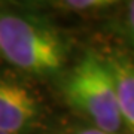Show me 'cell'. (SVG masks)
<instances>
[{
  "instance_id": "5",
  "label": "cell",
  "mask_w": 134,
  "mask_h": 134,
  "mask_svg": "<svg viewBox=\"0 0 134 134\" xmlns=\"http://www.w3.org/2000/svg\"><path fill=\"white\" fill-rule=\"evenodd\" d=\"M121 2L116 0H49V2H36L40 9L48 14H63L75 16H107L116 10Z\"/></svg>"
},
{
  "instance_id": "4",
  "label": "cell",
  "mask_w": 134,
  "mask_h": 134,
  "mask_svg": "<svg viewBox=\"0 0 134 134\" xmlns=\"http://www.w3.org/2000/svg\"><path fill=\"white\" fill-rule=\"evenodd\" d=\"M106 60L115 83L116 103L124 130L134 134V60L119 51L107 54Z\"/></svg>"
},
{
  "instance_id": "8",
  "label": "cell",
  "mask_w": 134,
  "mask_h": 134,
  "mask_svg": "<svg viewBox=\"0 0 134 134\" xmlns=\"http://www.w3.org/2000/svg\"><path fill=\"white\" fill-rule=\"evenodd\" d=\"M0 134H5V133H2V131H0Z\"/></svg>"
},
{
  "instance_id": "6",
  "label": "cell",
  "mask_w": 134,
  "mask_h": 134,
  "mask_svg": "<svg viewBox=\"0 0 134 134\" xmlns=\"http://www.w3.org/2000/svg\"><path fill=\"white\" fill-rule=\"evenodd\" d=\"M109 18H112V30L134 49V0L121 2Z\"/></svg>"
},
{
  "instance_id": "7",
  "label": "cell",
  "mask_w": 134,
  "mask_h": 134,
  "mask_svg": "<svg viewBox=\"0 0 134 134\" xmlns=\"http://www.w3.org/2000/svg\"><path fill=\"white\" fill-rule=\"evenodd\" d=\"M61 134H112V133L101 131V130L94 128L91 125H81V127H72V128L64 130Z\"/></svg>"
},
{
  "instance_id": "1",
  "label": "cell",
  "mask_w": 134,
  "mask_h": 134,
  "mask_svg": "<svg viewBox=\"0 0 134 134\" xmlns=\"http://www.w3.org/2000/svg\"><path fill=\"white\" fill-rule=\"evenodd\" d=\"M70 52V39L36 2L0 5V54L19 75L58 83Z\"/></svg>"
},
{
  "instance_id": "2",
  "label": "cell",
  "mask_w": 134,
  "mask_h": 134,
  "mask_svg": "<svg viewBox=\"0 0 134 134\" xmlns=\"http://www.w3.org/2000/svg\"><path fill=\"white\" fill-rule=\"evenodd\" d=\"M58 85L64 101L91 127L106 133L122 134L124 125L106 55L96 49H86L67 69Z\"/></svg>"
},
{
  "instance_id": "3",
  "label": "cell",
  "mask_w": 134,
  "mask_h": 134,
  "mask_svg": "<svg viewBox=\"0 0 134 134\" xmlns=\"http://www.w3.org/2000/svg\"><path fill=\"white\" fill-rule=\"evenodd\" d=\"M48 122L42 94L19 73L0 72V131L5 134H39Z\"/></svg>"
}]
</instances>
